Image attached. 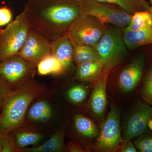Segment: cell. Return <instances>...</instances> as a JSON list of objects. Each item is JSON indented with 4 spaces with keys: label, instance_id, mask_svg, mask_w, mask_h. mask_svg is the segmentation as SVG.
Masks as SVG:
<instances>
[{
    "label": "cell",
    "instance_id": "obj_26",
    "mask_svg": "<svg viewBox=\"0 0 152 152\" xmlns=\"http://www.w3.org/2000/svg\"><path fill=\"white\" fill-rule=\"evenodd\" d=\"M136 148L141 152H152V133L147 131L134 142Z\"/></svg>",
    "mask_w": 152,
    "mask_h": 152
},
{
    "label": "cell",
    "instance_id": "obj_15",
    "mask_svg": "<svg viewBox=\"0 0 152 152\" xmlns=\"http://www.w3.org/2000/svg\"><path fill=\"white\" fill-rule=\"evenodd\" d=\"M105 65L103 61L86 62L77 65L75 78L81 81L95 82Z\"/></svg>",
    "mask_w": 152,
    "mask_h": 152
},
{
    "label": "cell",
    "instance_id": "obj_35",
    "mask_svg": "<svg viewBox=\"0 0 152 152\" xmlns=\"http://www.w3.org/2000/svg\"><path fill=\"white\" fill-rule=\"evenodd\" d=\"M0 31H1V30H0Z\"/></svg>",
    "mask_w": 152,
    "mask_h": 152
},
{
    "label": "cell",
    "instance_id": "obj_30",
    "mask_svg": "<svg viewBox=\"0 0 152 152\" xmlns=\"http://www.w3.org/2000/svg\"><path fill=\"white\" fill-rule=\"evenodd\" d=\"M122 152H136L137 149L130 140H125L121 150Z\"/></svg>",
    "mask_w": 152,
    "mask_h": 152
},
{
    "label": "cell",
    "instance_id": "obj_4",
    "mask_svg": "<svg viewBox=\"0 0 152 152\" xmlns=\"http://www.w3.org/2000/svg\"><path fill=\"white\" fill-rule=\"evenodd\" d=\"M80 14L96 18L104 23L124 28L130 23L132 15L119 6L96 0H80Z\"/></svg>",
    "mask_w": 152,
    "mask_h": 152
},
{
    "label": "cell",
    "instance_id": "obj_31",
    "mask_svg": "<svg viewBox=\"0 0 152 152\" xmlns=\"http://www.w3.org/2000/svg\"><path fill=\"white\" fill-rule=\"evenodd\" d=\"M67 148L69 151L70 152H83L84 150L77 144L70 142L68 143Z\"/></svg>",
    "mask_w": 152,
    "mask_h": 152
},
{
    "label": "cell",
    "instance_id": "obj_12",
    "mask_svg": "<svg viewBox=\"0 0 152 152\" xmlns=\"http://www.w3.org/2000/svg\"><path fill=\"white\" fill-rule=\"evenodd\" d=\"M145 61L142 56L134 58L130 64L121 72L119 77V85L124 92L131 91L140 83L143 73Z\"/></svg>",
    "mask_w": 152,
    "mask_h": 152
},
{
    "label": "cell",
    "instance_id": "obj_17",
    "mask_svg": "<svg viewBox=\"0 0 152 152\" xmlns=\"http://www.w3.org/2000/svg\"><path fill=\"white\" fill-rule=\"evenodd\" d=\"M11 132L13 133L11 135L19 152L28 146L37 143L43 137L41 133L25 128H20Z\"/></svg>",
    "mask_w": 152,
    "mask_h": 152
},
{
    "label": "cell",
    "instance_id": "obj_11",
    "mask_svg": "<svg viewBox=\"0 0 152 152\" xmlns=\"http://www.w3.org/2000/svg\"><path fill=\"white\" fill-rule=\"evenodd\" d=\"M152 118V107L147 104H140L126 124L124 134L125 140H131L148 131Z\"/></svg>",
    "mask_w": 152,
    "mask_h": 152
},
{
    "label": "cell",
    "instance_id": "obj_25",
    "mask_svg": "<svg viewBox=\"0 0 152 152\" xmlns=\"http://www.w3.org/2000/svg\"><path fill=\"white\" fill-rule=\"evenodd\" d=\"M142 96L146 104L152 105V64L144 78Z\"/></svg>",
    "mask_w": 152,
    "mask_h": 152
},
{
    "label": "cell",
    "instance_id": "obj_29",
    "mask_svg": "<svg viewBox=\"0 0 152 152\" xmlns=\"http://www.w3.org/2000/svg\"><path fill=\"white\" fill-rule=\"evenodd\" d=\"M12 19V13L10 9L6 7L0 8V26L9 24Z\"/></svg>",
    "mask_w": 152,
    "mask_h": 152
},
{
    "label": "cell",
    "instance_id": "obj_32",
    "mask_svg": "<svg viewBox=\"0 0 152 152\" xmlns=\"http://www.w3.org/2000/svg\"><path fill=\"white\" fill-rule=\"evenodd\" d=\"M52 115V110L51 107L50 108L44 113L43 115L41 117L39 121L42 122H46L50 120Z\"/></svg>",
    "mask_w": 152,
    "mask_h": 152
},
{
    "label": "cell",
    "instance_id": "obj_23",
    "mask_svg": "<svg viewBox=\"0 0 152 152\" xmlns=\"http://www.w3.org/2000/svg\"><path fill=\"white\" fill-rule=\"evenodd\" d=\"M88 90L83 85H77L71 87L68 90L67 96L68 99L74 104L82 103L86 99Z\"/></svg>",
    "mask_w": 152,
    "mask_h": 152
},
{
    "label": "cell",
    "instance_id": "obj_28",
    "mask_svg": "<svg viewBox=\"0 0 152 152\" xmlns=\"http://www.w3.org/2000/svg\"><path fill=\"white\" fill-rule=\"evenodd\" d=\"M3 143L2 152H19L16 147L13 140L10 134L3 136Z\"/></svg>",
    "mask_w": 152,
    "mask_h": 152
},
{
    "label": "cell",
    "instance_id": "obj_7",
    "mask_svg": "<svg viewBox=\"0 0 152 152\" xmlns=\"http://www.w3.org/2000/svg\"><path fill=\"white\" fill-rule=\"evenodd\" d=\"M96 48L105 64L114 63L118 65L128 54L124 34L116 26L107 28Z\"/></svg>",
    "mask_w": 152,
    "mask_h": 152
},
{
    "label": "cell",
    "instance_id": "obj_18",
    "mask_svg": "<svg viewBox=\"0 0 152 152\" xmlns=\"http://www.w3.org/2000/svg\"><path fill=\"white\" fill-rule=\"evenodd\" d=\"M71 41L74 48V62L77 66L86 62L102 61L99 52L95 47L78 45L72 39Z\"/></svg>",
    "mask_w": 152,
    "mask_h": 152
},
{
    "label": "cell",
    "instance_id": "obj_13",
    "mask_svg": "<svg viewBox=\"0 0 152 152\" xmlns=\"http://www.w3.org/2000/svg\"><path fill=\"white\" fill-rule=\"evenodd\" d=\"M50 49L51 54L59 60L66 71L72 69L74 63V48L67 32L51 41Z\"/></svg>",
    "mask_w": 152,
    "mask_h": 152
},
{
    "label": "cell",
    "instance_id": "obj_6",
    "mask_svg": "<svg viewBox=\"0 0 152 152\" xmlns=\"http://www.w3.org/2000/svg\"><path fill=\"white\" fill-rule=\"evenodd\" d=\"M36 68L16 55L0 62V75L12 90L13 88L15 89L33 80L36 72Z\"/></svg>",
    "mask_w": 152,
    "mask_h": 152
},
{
    "label": "cell",
    "instance_id": "obj_24",
    "mask_svg": "<svg viewBox=\"0 0 152 152\" xmlns=\"http://www.w3.org/2000/svg\"><path fill=\"white\" fill-rule=\"evenodd\" d=\"M50 108V106L46 101H39L30 108L28 112V117L32 121H39L44 113Z\"/></svg>",
    "mask_w": 152,
    "mask_h": 152
},
{
    "label": "cell",
    "instance_id": "obj_9",
    "mask_svg": "<svg viewBox=\"0 0 152 152\" xmlns=\"http://www.w3.org/2000/svg\"><path fill=\"white\" fill-rule=\"evenodd\" d=\"M51 41L31 28L27 39L17 55L37 68L45 57L51 55Z\"/></svg>",
    "mask_w": 152,
    "mask_h": 152
},
{
    "label": "cell",
    "instance_id": "obj_8",
    "mask_svg": "<svg viewBox=\"0 0 152 152\" xmlns=\"http://www.w3.org/2000/svg\"><path fill=\"white\" fill-rule=\"evenodd\" d=\"M119 110L112 106L107 118L101 126L95 148L102 152L116 151L122 143Z\"/></svg>",
    "mask_w": 152,
    "mask_h": 152
},
{
    "label": "cell",
    "instance_id": "obj_16",
    "mask_svg": "<svg viewBox=\"0 0 152 152\" xmlns=\"http://www.w3.org/2000/svg\"><path fill=\"white\" fill-rule=\"evenodd\" d=\"M64 129L56 131L48 140L38 147L26 148L21 150L23 152H60L64 148Z\"/></svg>",
    "mask_w": 152,
    "mask_h": 152
},
{
    "label": "cell",
    "instance_id": "obj_1",
    "mask_svg": "<svg viewBox=\"0 0 152 152\" xmlns=\"http://www.w3.org/2000/svg\"><path fill=\"white\" fill-rule=\"evenodd\" d=\"M80 0H28L25 5L31 28L52 41L67 32L79 15Z\"/></svg>",
    "mask_w": 152,
    "mask_h": 152
},
{
    "label": "cell",
    "instance_id": "obj_34",
    "mask_svg": "<svg viewBox=\"0 0 152 152\" xmlns=\"http://www.w3.org/2000/svg\"><path fill=\"white\" fill-rule=\"evenodd\" d=\"M149 2L150 3V6H151V9L152 11V0H149Z\"/></svg>",
    "mask_w": 152,
    "mask_h": 152
},
{
    "label": "cell",
    "instance_id": "obj_20",
    "mask_svg": "<svg viewBox=\"0 0 152 152\" xmlns=\"http://www.w3.org/2000/svg\"><path fill=\"white\" fill-rule=\"evenodd\" d=\"M113 4L120 7L129 14L147 11L152 13L150 3L147 0H96Z\"/></svg>",
    "mask_w": 152,
    "mask_h": 152
},
{
    "label": "cell",
    "instance_id": "obj_3",
    "mask_svg": "<svg viewBox=\"0 0 152 152\" xmlns=\"http://www.w3.org/2000/svg\"><path fill=\"white\" fill-rule=\"evenodd\" d=\"M31 29L26 8L0 31V62L16 56L25 44Z\"/></svg>",
    "mask_w": 152,
    "mask_h": 152
},
{
    "label": "cell",
    "instance_id": "obj_33",
    "mask_svg": "<svg viewBox=\"0 0 152 152\" xmlns=\"http://www.w3.org/2000/svg\"><path fill=\"white\" fill-rule=\"evenodd\" d=\"M3 143V137H0V152H2Z\"/></svg>",
    "mask_w": 152,
    "mask_h": 152
},
{
    "label": "cell",
    "instance_id": "obj_19",
    "mask_svg": "<svg viewBox=\"0 0 152 152\" xmlns=\"http://www.w3.org/2000/svg\"><path fill=\"white\" fill-rule=\"evenodd\" d=\"M37 68L38 75L41 76L59 75L66 71L59 60L51 54L41 60Z\"/></svg>",
    "mask_w": 152,
    "mask_h": 152
},
{
    "label": "cell",
    "instance_id": "obj_5",
    "mask_svg": "<svg viewBox=\"0 0 152 152\" xmlns=\"http://www.w3.org/2000/svg\"><path fill=\"white\" fill-rule=\"evenodd\" d=\"M107 28L106 24L94 17L80 14L70 25L67 32L75 43L96 48Z\"/></svg>",
    "mask_w": 152,
    "mask_h": 152
},
{
    "label": "cell",
    "instance_id": "obj_14",
    "mask_svg": "<svg viewBox=\"0 0 152 152\" xmlns=\"http://www.w3.org/2000/svg\"><path fill=\"white\" fill-rule=\"evenodd\" d=\"M124 39L128 49L134 50L145 45H152V26L136 31L123 30Z\"/></svg>",
    "mask_w": 152,
    "mask_h": 152
},
{
    "label": "cell",
    "instance_id": "obj_21",
    "mask_svg": "<svg viewBox=\"0 0 152 152\" xmlns=\"http://www.w3.org/2000/svg\"><path fill=\"white\" fill-rule=\"evenodd\" d=\"M75 126L78 132L85 137L94 139L97 137L99 129L91 120L81 115L76 116Z\"/></svg>",
    "mask_w": 152,
    "mask_h": 152
},
{
    "label": "cell",
    "instance_id": "obj_22",
    "mask_svg": "<svg viewBox=\"0 0 152 152\" xmlns=\"http://www.w3.org/2000/svg\"><path fill=\"white\" fill-rule=\"evenodd\" d=\"M152 26V13L147 11L138 12L132 16L130 23L124 31H136Z\"/></svg>",
    "mask_w": 152,
    "mask_h": 152
},
{
    "label": "cell",
    "instance_id": "obj_2",
    "mask_svg": "<svg viewBox=\"0 0 152 152\" xmlns=\"http://www.w3.org/2000/svg\"><path fill=\"white\" fill-rule=\"evenodd\" d=\"M46 89L44 84L33 79L22 86L11 90L0 115V137L27 125L26 114L30 104Z\"/></svg>",
    "mask_w": 152,
    "mask_h": 152
},
{
    "label": "cell",
    "instance_id": "obj_27",
    "mask_svg": "<svg viewBox=\"0 0 152 152\" xmlns=\"http://www.w3.org/2000/svg\"><path fill=\"white\" fill-rule=\"evenodd\" d=\"M11 90L12 89L7 83L0 75V109L4 104Z\"/></svg>",
    "mask_w": 152,
    "mask_h": 152
},
{
    "label": "cell",
    "instance_id": "obj_10",
    "mask_svg": "<svg viewBox=\"0 0 152 152\" xmlns=\"http://www.w3.org/2000/svg\"><path fill=\"white\" fill-rule=\"evenodd\" d=\"M117 64L114 63L106 64L96 80L93 88L90 101L91 110L99 118L103 116L107 105L106 92L107 81L111 71Z\"/></svg>",
    "mask_w": 152,
    "mask_h": 152
}]
</instances>
